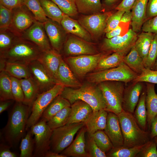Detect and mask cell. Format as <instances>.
<instances>
[{
    "label": "cell",
    "instance_id": "6da1fadb",
    "mask_svg": "<svg viewBox=\"0 0 157 157\" xmlns=\"http://www.w3.org/2000/svg\"><path fill=\"white\" fill-rule=\"evenodd\" d=\"M16 102L4 130L5 139L11 147L19 142L24 134L31 108L22 102Z\"/></svg>",
    "mask_w": 157,
    "mask_h": 157
},
{
    "label": "cell",
    "instance_id": "7a4b0ae2",
    "mask_svg": "<svg viewBox=\"0 0 157 157\" xmlns=\"http://www.w3.org/2000/svg\"><path fill=\"white\" fill-rule=\"evenodd\" d=\"M60 95L71 104L77 100L84 101L91 106L93 111L106 108L101 92L98 86L86 84L76 88L65 87Z\"/></svg>",
    "mask_w": 157,
    "mask_h": 157
},
{
    "label": "cell",
    "instance_id": "3957f363",
    "mask_svg": "<svg viewBox=\"0 0 157 157\" xmlns=\"http://www.w3.org/2000/svg\"><path fill=\"white\" fill-rule=\"evenodd\" d=\"M117 115L123 135V146L130 148L141 146L150 140V134L140 128L132 114L123 110Z\"/></svg>",
    "mask_w": 157,
    "mask_h": 157
},
{
    "label": "cell",
    "instance_id": "277c9868",
    "mask_svg": "<svg viewBox=\"0 0 157 157\" xmlns=\"http://www.w3.org/2000/svg\"><path fill=\"white\" fill-rule=\"evenodd\" d=\"M42 51L32 42L20 37L10 48L0 53V59L28 65L37 60Z\"/></svg>",
    "mask_w": 157,
    "mask_h": 157
},
{
    "label": "cell",
    "instance_id": "5b68a950",
    "mask_svg": "<svg viewBox=\"0 0 157 157\" xmlns=\"http://www.w3.org/2000/svg\"><path fill=\"white\" fill-rule=\"evenodd\" d=\"M97 85L106 104L105 110L117 115L122 112L125 83L121 81H105Z\"/></svg>",
    "mask_w": 157,
    "mask_h": 157
},
{
    "label": "cell",
    "instance_id": "8992f818",
    "mask_svg": "<svg viewBox=\"0 0 157 157\" xmlns=\"http://www.w3.org/2000/svg\"><path fill=\"white\" fill-rule=\"evenodd\" d=\"M138 75L123 63L115 67L89 73L86 78L90 83L97 84L105 81H118L126 85Z\"/></svg>",
    "mask_w": 157,
    "mask_h": 157
},
{
    "label": "cell",
    "instance_id": "52a82bcc",
    "mask_svg": "<svg viewBox=\"0 0 157 157\" xmlns=\"http://www.w3.org/2000/svg\"><path fill=\"white\" fill-rule=\"evenodd\" d=\"M65 87L61 83H57L49 90L37 95L31 106V113L28 119L26 130L38 122L46 108L60 95Z\"/></svg>",
    "mask_w": 157,
    "mask_h": 157
},
{
    "label": "cell",
    "instance_id": "ba28073f",
    "mask_svg": "<svg viewBox=\"0 0 157 157\" xmlns=\"http://www.w3.org/2000/svg\"><path fill=\"white\" fill-rule=\"evenodd\" d=\"M84 126V122L75 123L53 129L51 138L50 150L60 153L72 143L76 134Z\"/></svg>",
    "mask_w": 157,
    "mask_h": 157
},
{
    "label": "cell",
    "instance_id": "9c48e42d",
    "mask_svg": "<svg viewBox=\"0 0 157 157\" xmlns=\"http://www.w3.org/2000/svg\"><path fill=\"white\" fill-rule=\"evenodd\" d=\"M109 53L103 52L94 55L69 56L63 59L78 76L83 77L94 70L101 59Z\"/></svg>",
    "mask_w": 157,
    "mask_h": 157
},
{
    "label": "cell",
    "instance_id": "30bf717a",
    "mask_svg": "<svg viewBox=\"0 0 157 157\" xmlns=\"http://www.w3.org/2000/svg\"><path fill=\"white\" fill-rule=\"evenodd\" d=\"M52 131L47 122L42 120L31 127V131L35 138L34 156L44 157L46 153L50 151Z\"/></svg>",
    "mask_w": 157,
    "mask_h": 157
},
{
    "label": "cell",
    "instance_id": "8fae6325",
    "mask_svg": "<svg viewBox=\"0 0 157 157\" xmlns=\"http://www.w3.org/2000/svg\"><path fill=\"white\" fill-rule=\"evenodd\" d=\"M137 38L136 33L132 29L123 36L105 38L101 49L103 52H110L126 51L128 52L135 44Z\"/></svg>",
    "mask_w": 157,
    "mask_h": 157
},
{
    "label": "cell",
    "instance_id": "7c38bea8",
    "mask_svg": "<svg viewBox=\"0 0 157 157\" xmlns=\"http://www.w3.org/2000/svg\"><path fill=\"white\" fill-rule=\"evenodd\" d=\"M111 14L108 12L83 15L78 21L89 33L92 39H97L104 32L108 18Z\"/></svg>",
    "mask_w": 157,
    "mask_h": 157
},
{
    "label": "cell",
    "instance_id": "4fadbf2b",
    "mask_svg": "<svg viewBox=\"0 0 157 157\" xmlns=\"http://www.w3.org/2000/svg\"><path fill=\"white\" fill-rule=\"evenodd\" d=\"M36 21L32 13L24 5L13 10L11 22L8 28L17 36L21 37L24 33Z\"/></svg>",
    "mask_w": 157,
    "mask_h": 157
},
{
    "label": "cell",
    "instance_id": "5bb4252c",
    "mask_svg": "<svg viewBox=\"0 0 157 157\" xmlns=\"http://www.w3.org/2000/svg\"><path fill=\"white\" fill-rule=\"evenodd\" d=\"M28 65L31 77L38 86L39 93L49 90L58 83L38 60L32 62Z\"/></svg>",
    "mask_w": 157,
    "mask_h": 157
},
{
    "label": "cell",
    "instance_id": "9a60e30c",
    "mask_svg": "<svg viewBox=\"0 0 157 157\" xmlns=\"http://www.w3.org/2000/svg\"><path fill=\"white\" fill-rule=\"evenodd\" d=\"M63 47L65 53L68 56L94 55L99 53L92 43L74 35L67 37Z\"/></svg>",
    "mask_w": 157,
    "mask_h": 157
},
{
    "label": "cell",
    "instance_id": "2e32d148",
    "mask_svg": "<svg viewBox=\"0 0 157 157\" xmlns=\"http://www.w3.org/2000/svg\"><path fill=\"white\" fill-rule=\"evenodd\" d=\"M21 38L32 42L43 51L52 49L43 23L37 21L24 33Z\"/></svg>",
    "mask_w": 157,
    "mask_h": 157
},
{
    "label": "cell",
    "instance_id": "e0dca14e",
    "mask_svg": "<svg viewBox=\"0 0 157 157\" xmlns=\"http://www.w3.org/2000/svg\"><path fill=\"white\" fill-rule=\"evenodd\" d=\"M43 24L52 49L60 53L66 40L67 33L60 24L49 18Z\"/></svg>",
    "mask_w": 157,
    "mask_h": 157
},
{
    "label": "cell",
    "instance_id": "ac0fdd59",
    "mask_svg": "<svg viewBox=\"0 0 157 157\" xmlns=\"http://www.w3.org/2000/svg\"><path fill=\"white\" fill-rule=\"evenodd\" d=\"M143 89L142 82H133L125 88L122 104L123 110L133 113Z\"/></svg>",
    "mask_w": 157,
    "mask_h": 157
},
{
    "label": "cell",
    "instance_id": "d6986e66",
    "mask_svg": "<svg viewBox=\"0 0 157 157\" xmlns=\"http://www.w3.org/2000/svg\"><path fill=\"white\" fill-rule=\"evenodd\" d=\"M63 58L60 53L51 49L42 51L38 60L58 83V71Z\"/></svg>",
    "mask_w": 157,
    "mask_h": 157
},
{
    "label": "cell",
    "instance_id": "ffe728a7",
    "mask_svg": "<svg viewBox=\"0 0 157 157\" xmlns=\"http://www.w3.org/2000/svg\"><path fill=\"white\" fill-rule=\"evenodd\" d=\"M104 131L109 138L114 147L123 146V135L117 115L108 112L107 123Z\"/></svg>",
    "mask_w": 157,
    "mask_h": 157
},
{
    "label": "cell",
    "instance_id": "44dd1931",
    "mask_svg": "<svg viewBox=\"0 0 157 157\" xmlns=\"http://www.w3.org/2000/svg\"><path fill=\"white\" fill-rule=\"evenodd\" d=\"M86 132V129L84 126L79 130L72 143L60 154L66 157H89L86 150L85 135Z\"/></svg>",
    "mask_w": 157,
    "mask_h": 157
},
{
    "label": "cell",
    "instance_id": "7402d4cb",
    "mask_svg": "<svg viewBox=\"0 0 157 157\" xmlns=\"http://www.w3.org/2000/svg\"><path fill=\"white\" fill-rule=\"evenodd\" d=\"M71 111L66 124L85 123L93 112L91 106L81 100L75 101L71 104Z\"/></svg>",
    "mask_w": 157,
    "mask_h": 157
},
{
    "label": "cell",
    "instance_id": "603a6c76",
    "mask_svg": "<svg viewBox=\"0 0 157 157\" xmlns=\"http://www.w3.org/2000/svg\"><path fill=\"white\" fill-rule=\"evenodd\" d=\"M108 112L105 109L93 111L84 123L87 132L92 135L98 130L105 129Z\"/></svg>",
    "mask_w": 157,
    "mask_h": 157
},
{
    "label": "cell",
    "instance_id": "cb8c5ba5",
    "mask_svg": "<svg viewBox=\"0 0 157 157\" xmlns=\"http://www.w3.org/2000/svg\"><path fill=\"white\" fill-rule=\"evenodd\" d=\"M60 25L66 33L71 34L88 42H91L92 40L90 34L78 21L65 14L61 21Z\"/></svg>",
    "mask_w": 157,
    "mask_h": 157
},
{
    "label": "cell",
    "instance_id": "d4e9b609",
    "mask_svg": "<svg viewBox=\"0 0 157 157\" xmlns=\"http://www.w3.org/2000/svg\"><path fill=\"white\" fill-rule=\"evenodd\" d=\"M148 0H136L132 9V30L138 32L146 19V10Z\"/></svg>",
    "mask_w": 157,
    "mask_h": 157
},
{
    "label": "cell",
    "instance_id": "484cf974",
    "mask_svg": "<svg viewBox=\"0 0 157 157\" xmlns=\"http://www.w3.org/2000/svg\"><path fill=\"white\" fill-rule=\"evenodd\" d=\"M4 71L10 76L19 79L27 78L31 76L28 65L7 62L3 60H0V71Z\"/></svg>",
    "mask_w": 157,
    "mask_h": 157
},
{
    "label": "cell",
    "instance_id": "4316f807",
    "mask_svg": "<svg viewBox=\"0 0 157 157\" xmlns=\"http://www.w3.org/2000/svg\"><path fill=\"white\" fill-rule=\"evenodd\" d=\"M72 70L63 59L61 60L58 71L59 83L65 87L78 88L82 85L74 76Z\"/></svg>",
    "mask_w": 157,
    "mask_h": 157
},
{
    "label": "cell",
    "instance_id": "83f0119b",
    "mask_svg": "<svg viewBox=\"0 0 157 157\" xmlns=\"http://www.w3.org/2000/svg\"><path fill=\"white\" fill-rule=\"evenodd\" d=\"M145 104L147 113V124L150 128L151 122L157 115V94L155 84L146 83Z\"/></svg>",
    "mask_w": 157,
    "mask_h": 157
},
{
    "label": "cell",
    "instance_id": "f1b7e54d",
    "mask_svg": "<svg viewBox=\"0 0 157 157\" xmlns=\"http://www.w3.org/2000/svg\"><path fill=\"white\" fill-rule=\"evenodd\" d=\"M128 52H116L105 56L100 60L94 72L105 70L119 66L124 63V57Z\"/></svg>",
    "mask_w": 157,
    "mask_h": 157
},
{
    "label": "cell",
    "instance_id": "f546056e",
    "mask_svg": "<svg viewBox=\"0 0 157 157\" xmlns=\"http://www.w3.org/2000/svg\"><path fill=\"white\" fill-rule=\"evenodd\" d=\"M24 94V104L31 107L39 94L38 87L31 77L19 79Z\"/></svg>",
    "mask_w": 157,
    "mask_h": 157
},
{
    "label": "cell",
    "instance_id": "4dcf8cb0",
    "mask_svg": "<svg viewBox=\"0 0 157 157\" xmlns=\"http://www.w3.org/2000/svg\"><path fill=\"white\" fill-rule=\"evenodd\" d=\"M71 106V104L67 100L59 95L53 100L45 109L41 117V120L47 122L62 109Z\"/></svg>",
    "mask_w": 157,
    "mask_h": 157
},
{
    "label": "cell",
    "instance_id": "1f68e13d",
    "mask_svg": "<svg viewBox=\"0 0 157 157\" xmlns=\"http://www.w3.org/2000/svg\"><path fill=\"white\" fill-rule=\"evenodd\" d=\"M124 63L138 75L141 74L145 68L143 60L134 44L127 55L124 57Z\"/></svg>",
    "mask_w": 157,
    "mask_h": 157
},
{
    "label": "cell",
    "instance_id": "d6a6232c",
    "mask_svg": "<svg viewBox=\"0 0 157 157\" xmlns=\"http://www.w3.org/2000/svg\"><path fill=\"white\" fill-rule=\"evenodd\" d=\"M155 34L149 32H142L138 35L134 45L142 58L144 64Z\"/></svg>",
    "mask_w": 157,
    "mask_h": 157
},
{
    "label": "cell",
    "instance_id": "836d02e7",
    "mask_svg": "<svg viewBox=\"0 0 157 157\" xmlns=\"http://www.w3.org/2000/svg\"><path fill=\"white\" fill-rule=\"evenodd\" d=\"M78 13L90 15L100 13L103 9L101 0H75Z\"/></svg>",
    "mask_w": 157,
    "mask_h": 157
},
{
    "label": "cell",
    "instance_id": "e575fe53",
    "mask_svg": "<svg viewBox=\"0 0 157 157\" xmlns=\"http://www.w3.org/2000/svg\"><path fill=\"white\" fill-rule=\"evenodd\" d=\"M39 0L47 17L60 24L65 14L51 0Z\"/></svg>",
    "mask_w": 157,
    "mask_h": 157
},
{
    "label": "cell",
    "instance_id": "d590c367",
    "mask_svg": "<svg viewBox=\"0 0 157 157\" xmlns=\"http://www.w3.org/2000/svg\"><path fill=\"white\" fill-rule=\"evenodd\" d=\"M146 91L141 94L139 100L135 110L134 117L140 127L144 130L147 123V113L146 106Z\"/></svg>",
    "mask_w": 157,
    "mask_h": 157
},
{
    "label": "cell",
    "instance_id": "8d00e7d4",
    "mask_svg": "<svg viewBox=\"0 0 157 157\" xmlns=\"http://www.w3.org/2000/svg\"><path fill=\"white\" fill-rule=\"evenodd\" d=\"M14 100L11 90L10 76L4 71L0 73V100Z\"/></svg>",
    "mask_w": 157,
    "mask_h": 157
},
{
    "label": "cell",
    "instance_id": "74e56055",
    "mask_svg": "<svg viewBox=\"0 0 157 157\" xmlns=\"http://www.w3.org/2000/svg\"><path fill=\"white\" fill-rule=\"evenodd\" d=\"M144 145L130 148L123 146L113 147L106 154L107 157H135Z\"/></svg>",
    "mask_w": 157,
    "mask_h": 157
},
{
    "label": "cell",
    "instance_id": "f35d334b",
    "mask_svg": "<svg viewBox=\"0 0 157 157\" xmlns=\"http://www.w3.org/2000/svg\"><path fill=\"white\" fill-rule=\"evenodd\" d=\"M71 111L70 107L65 108L57 113L47 122L52 130L66 124Z\"/></svg>",
    "mask_w": 157,
    "mask_h": 157
},
{
    "label": "cell",
    "instance_id": "ab89813d",
    "mask_svg": "<svg viewBox=\"0 0 157 157\" xmlns=\"http://www.w3.org/2000/svg\"><path fill=\"white\" fill-rule=\"evenodd\" d=\"M24 4L32 13L37 21L43 23L48 20L39 0H24Z\"/></svg>",
    "mask_w": 157,
    "mask_h": 157
},
{
    "label": "cell",
    "instance_id": "60d3db41",
    "mask_svg": "<svg viewBox=\"0 0 157 157\" xmlns=\"http://www.w3.org/2000/svg\"><path fill=\"white\" fill-rule=\"evenodd\" d=\"M20 38L9 29H0V53L7 50Z\"/></svg>",
    "mask_w": 157,
    "mask_h": 157
},
{
    "label": "cell",
    "instance_id": "b9f144b4",
    "mask_svg": "<svg viewBox=\"0 0 157 157\" xmlns=\"http://www.w3.org/2000/svg\"><path fill=\"white\" fill-rule=\"evenodd\" d=\"M91 135L98 147L105 153L114 147L109 138L103 130L97 131Z\"/></svg>",
    "mask_w": 157,
    "mask_h": 157
},
{
    "label": "cell",
    "instance_id": "7bdbcfd3",
    "mask_svg": "<svg viewBox=\"0 0 157 157\" xmlns=\"http://www.w3.org/2000/svg\"><path fill=\"white\" fill-rule=\"evenodd\" d=\"M56 4L62 11L70 17L77 15L78 12L75 0H51Z\"/></svg>",
    "mask_w": 157,
    "mask_h": 157
},
{
    "label": "cell",
    "instance_id": "ee69618b",
    "mask_svg": "<svg viewBox=\"0 0 157 157\" xmlns=\"http://www.w3.org/2000/svg\"><path fill=\"white\" fill-rule=\"evenodd\" d=\"M86 137V150L89 157H107L106 153L98 147L91 135L87 133Z\"/></svg>",
    "mask_w": 157,
    "mask_h": 157
},
{
    "label": "cell",
    "instance_id": "f6af8a7d",
    "mask_svg": "<svg viewBox=\"0 0 157 157\" xmlns=\"http://www.w3.org/2000/svg\"><path fill=\"white\" fill-rule=\"evenodd\" d=\"M31 131L28 132L21 141L20 157H31L33 156V142Z\"/></svg>",
    "mask_w": 157,
    "mask_h": 157
},
{
    "label": "cell",
    "instance_id": "bcb514c9",
    "mask_svg": "<svg viewBox=\"0 0 157 157\" xmlns=\"http://www.w3.org/2000/svg\"><path fill=\"white\" fill-rule=\"evenodd\" d=\"M132 81L157 84V70L145 68L142 73Z\"/></svg>",
    "mask_w": 157,
    "mask_h": 157
},
{
    "label": "cell",
    "instance_id": "7dc6e473",
    "mask_svg": "<svg viewBox=\"0 0 157 157\" xmlns=\"http://www.w3.org/2000/svg\"><path fill=\"white\" fill-rule=\"evenodd\" d=\"M157 57V34H155L144 63L145 68L152 69Z\"/></svg>",
    "mask_w": 157,
    "mask_h": 157
},
{
    "label": "cell",
    "instance_id": "c3c4849f",
    "mask_svg": "<svg viewBox=\"0 0 157 157\" xmlns=\"http://www.w3.org/2000/svg\"><path fill=\"white\" fill-rule=\"evenodd\" d=\"M152 139L144 144L136 157H157V147L155 141Z\"/></svg>",
    "mask_w": 157,
    "mask_h": 157
},
{
    "label": "cell",
    "instance_id": "681fc988",
    "mask_svg": "<svg viewBox=\"0 0 157 157\" xmlns=\"http://www.w3.org/2000/svg\"><path fill=\"white\" fill-rule=\"evenodd\" d=\"M11 90L14 100L17 102H23L24 94L19 79L10 76Z\"/></svg>",
    "mask_w": 157,
    "mask_h": 157
},
{
    "label": "cell",
    "instance_id": "f907efd6",
    "mask_svg": "<svg viewBox=\"0 0 157 157\" xmlns=\"http://www.w3.org/2000/svg\"><path fill=\"white\" fill-rule=\"evenodd\" d=\"M13 10L0 4V29L7 28L12 20Z\"/></svg>",
    "mask_w": 157,
    "mask_h": 157
},
{
    "label": "cell",
    "instance_id": "816d5d0a",
    "mask_svg": "<svg viewBox=\"0 0 157 157\" xmlns=\"http://www.w3.org/2000/svg\"><path fill=\"white\" fill-rule=\"evenodd\" d=\"M124 12L122 11L117 10L115 13L111 14L108 18L104 32H109L116 27L120 22Z\"/></svg>",
    "mask_w": 157,
    "mask_h": 157
},
{
    "label": "cell",
    "instance_id": "f5cc1de1",
    "mask_svg": "<svg viewBox=\"0 0 157 157\" xmlns=\"http://www.w3.org/2000/svg\"><path fill=\"white\" fill-rule=\"evenodd\" d=\"M130 23L120 22L116 27L106 33V37L107 38H110L118 36L124 35L129 30Z\"/></svg>",
    "mask_w": 157,
    "mask_h": 157
},
{
    "label": "cell",
    "instance_id": "db71d44e",
    "mask_svg": "<svg viewBox=\"0 0 157 157\" xmlns=\"http://www.w3.org/2000/svg\"><path fill=\"white\" fill-rule=\"evenodd\" d=\"M141 29L144 32L157 34V15L146 19Z\"/></svg>",
    "mask_w": 157,
    "mask_h": 157
},
{
    "label": "cell",
    "instance_id": "11a10c76",
    "mask_svg": "<svg viewBox=\"0 0 157 157\" xmlns=\"http://www.w3.org/2000/svg\"><path fill=\"white\" fill-rule=\"evenodd\" d=\"M157 15V0H148L146 10V19Z\"/></svg>",
    "mask_w": 157,
    "mask_h": 157
},
{
    "label": "cell",
    "instance_id": "9f6ffc18",
    "mask_svg": "<svg viewBox=\"0 0 157 157\" xmlns=\"http://www.w3.org/2000/svg\"><path fill=\"white\" fill-rule=\"evenodd\" d=\"M0 4L13 10L24 5V0H0Z\"/></svg>",
    "mask_w": 157,
    "mask_h": 157
},
{
    "label": "cell",
    "instance_id": "6f0895ef",
    "mask_svg": "<svg viewBox=\"0 0 157 157\" xmlns=\"http://www.w3.org/2000/svg\"><path fill=\"white\" fill-rule=\"evenodd\" d=\"M136 0H122L115 8L117 10L124 12L130 11Z\"/></svg>",
    "mask_w": 157,
    "mask_h": 157
},
{
    "label": "cell",
    "instance_id": "680465c9",
    "mask_svg": "<svg viewBox=\"0 0 157 157\" xmlns=\"http://www.w3.org/2000/svg\"><path fill=\"white\" fill-rule=\"evenodd\" d=\"M8 147L1 146L0 157H16L17 156L15 153L12 152L8 148Z\"/></svg>",
    "mask_w": 157,
    "mask_h": 157
},
{
    "label": "cell",
    "instance_id": "91938a15",
    "mask_svg": "<svg viewBox=\"0 0 157 157\" xmlns=\"http://www.w3.org/2000/svg\"><path fill=\"white\" fill-rule=\"evenodd\" d=\"M150 128L151 132L150 133V138L152 139L157 135V115L152 120Z\"/></svg>",
    "mask_w": 157,
    "mask_h": 157
},
{
    "label": "cell",
    "instance_id": "94428289",
    "mask_svg": "<svg viewBox=\"0 0 157 157\" xmlns=\"http://www.w3.org/2000/svg\"><path fill=\"white\" fill-rule=\"evenodd\" d=\"M12 100H8L0 101V113L1 114L4 111L6 110L10 106L12 103Z\"/></svg>",
    "mask_w": 157,
    "mask_h": 157
},
{
    "label": "cell",
    "instance_id": "6125c7cd",
    "mask_svg": "<svg viewBox=\"0 0 157 157\" xmlns=\"http://www.w3.org/2000/svg\"><path fill=\"white\" fill-rule=\"evenodd\" d=\"M132 14L130 11L126 12L123 14L120 22L124 23H130L131 21Z\"/></svg>",
    "mask_w": 157,
    "mask_h": 157
},
{
    "label": "cell",
    "instance_id": "be15d7a7",
    "mask_svg": "<svg viewBox=\"0 0 157 157\" xmlns=\"http://www.w3.org/2000/svg\"><path fill=\"white\" fill-rule=\"evenodd\" d=\"M122 1V0H103V3L102 4L103 7L104 6L112 7L118 3L119 4Z\"/></svg>",
    "mask_w": 157,
    "mask_h": 157
},
{
    "label": "cell",
    "instance_id": "e7e4bbea",
    "mask_svg": "<svg viewBox=\"0 0 157 157\" xmlns=\"http://www.w3.org/2000/svg\"><path fill=\"white\" fill-rule=\"evenodd\" d=\"M45 157H66L61 154L52 151L50 150L48 151L45 155Z\"/></svg>",
    "mask_w": 157,
    "mask_h": 157
},
{
    "label": "cell",
    "instance_id": "03108f58",
    "mask_svg": "<svg viewBox=\"0 0 157 157\" xmlns=\"http://www.w3.org/2000/svg\"><path fill=\"white\" fill-rule=\"evenodd\" d=\"M154 70H157V57L154 65L152 69Z\"/></svg>",
    "mask_w": 157,
    "mask_h": 157
},
{
    "label": "cell",
    "instance_id": "003e7915",
    "mask_svg": "<svg viewBox=\"0 0 157 157\" xmlns=\"http://www.w3.org/2000/svg\"><path fill=\"white\" fill-rule=\"evenodd\" d=\"M153 139L155 141V143L156 144L157 147V135L156 136L153 138Z\"/></svg>",
    "mask_w": 157,
    "mask_h": 157
}]
</instances>
